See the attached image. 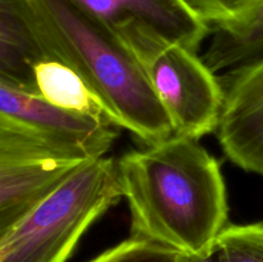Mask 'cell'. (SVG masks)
Wrapping results in <instances>:
<instances>
[{
    "instance_id": "4",
    "label": "cell",
    "mask_w": 263,
    "mask_h": 262,
    "mask_svg": "<svg viewBox=\"0 0 263 262\" xmlns=\"http://www.w3.org/2000/svg\"><path fill=\"white\" fill-rule=\"evenodd\" d=\"M117 127L102 116L64 109L0 82V161H95L115 144Z\"/></svg>"
},
{
    "instance_id": "9",
    "label": "cell",
    "mask_w": 263,
    "mask_h": 262,
    "mask_svg": "<svg viewBox=\"0 0 263 262\" xmlns=\"http://www.w3.org/2000/svg\"><path fill=\"white\" fill-rule=\"evenodd\" d=\"M46 59L51 58L36 33L31 0H0V82L39 95L35 68Z\"/></svg>"
},
{
    "instance_id": "11",
    "label": "cell",
    "mask_w": 263,
    "mask_h": 262,
    "mask_svg": "<svg viewBox=\"0 0 263 262\" xmlns=\"http://www.w3.org/2000/svg\"><path fill=\"white\" fill-rule=\"evenodd\" d=\"M35 79L39 97L46 102L73 112L108 118L97 95L67 64L57 59L40 62L35 68Z\"/></svg>"
},
{
    "instance_id": "14",
    "label": "cell",
    "mask_w": 263,
    "mask_h": 262,
    "mask_svg": "<svg viewBox=\"0 0 263 262\" xmlns=\"http://www.w3.org/2000/svg\"><path fill=\"white\" fill-rule=\"evenodd\" d=\"M181 2L195 17L212 26L239 14L256 0H181Z\"/></svg>"
},
{
    "instance_id": "8",
    "label": "cell",
    "mask_w": 263,
    "mask_h": 262,
    "mask_svg": "<svg viewBox=\"0 0 263 262\" xmlns=\"http://www.w3.org/2000/svg\"><path fill=\"white\" fill-rule=\"evenodd\" d=\"M82 164L55 158L2 159L0 233L30 212Z\"/></svg>"
},
{
    "instance_id": "12",
    "label": "cell",
    "mask_w": 263,
    "mask_h": 262,
    "mask_svg": "<svg viewBox=\"0 0 263 262\" xmlns=\"http://www.w3.org/2000/svg\"><path fill=\"white\" fill-rule=\"evenodd\" d=\"M226 262H263V220L229 223L217 239Z\"/></svg>"
},
{
    "instance_id": "5",
    "label": "cell",
    "mask_w": 263,
    "mask_h": 262,
    "mask_svg": "<svg viewBox=\"0 0 263 262\" xmlns=\"http://www.w3.org/2000/svg\"><path fill=\"white\" fill-rule=\"evenodd\" d=\"M140 61L157 98L177 136L199 140L216 133L223 105V90L215 72L197 51L152 33H121Z\"/></svg>"
},
{
    "instance_id": "10",
    "label": "cell",
    "mask_w": 263,
    "mask_h": 262,
    "mask_svg": "<svg viewBox=\"0 0 263 262\" xmlns=\"http://www.w3.org/2000/svg\"><path fill=\"white\" fill-rule=\"evenodd\" d=\"M202 59L213 72H228L263 61V0L211 26Z\"/></svg>"
},
{
    "instance_id": "15",
    "label": "cell",
    "mask_w": 263,
    "mask_h": 262,
    "mask_svg": "<svg viewBox=\"0 0 263 262\" xmlns=\"http://www.w3.org/2000/svg\"><path fill=\"white\" fill-rule=\"evenodd\" d=\"M179 262H226V261L222 252H221L220 247H218L217 243H216L215 248H213L212 251L207 252V253L197 254V256L181 253Z\"/></svg>"
},
{
    "instance_id": "1",
    "label": "cell",
    "mask_w": 263,
    "mask_h": 262,
    "mask_svg": "<svg viewBox=\"0 0 263 262\" xmlns=\"http://www.w3.org/2000/svg\"><path fill=\"white\" fill-rule=\"evenodd\" d=\"M131 236L182 254L207 253L229 225L220 163L195 139L174 135L116 161Z\"/></svg>"
},
{
    "instance_id": "2",
    "label": "cell",
    "mask_w": 263,
    "mask_h": 262,
    "mask_svg": "<svg viewBox=\"0 0 263 262\" xmlns=\"http://www.w3.org/2000/svg\"><path fill=\"white\" fill-rule=\"evenodd\" d=\"M31 17L48 55L80 74L110 122L146 145L175 135L140 61L120 35L68 0H31Z\"/></svg>"
},
{
    "instance_id": "6",
    "label": "cell",
    "mask_w": 263,
    "mask_h": 262,
    "mask_svg": "<svg viewBox=\"0 0 263 262\" xmlns=\"http://www.w3.org/2000/svg\"><path fill=\"white\" fill-rule=\"evenodd\" d=\"M218 79L223 90L218 143L231 163L263 177V61Z\"/></svg>"
},
{
    "instance_id": "3",
    "label": "cell",
    "mask_w": 263,
    "mask_h": 262,
    "mask_svg": "<svg viewBox=\"0 0 263 262\" xmlns=\"http://www.w3.org/2000/svg\"><path fill=\"white\" fill-rule=\"evenodd\" d=\"M121 198L115 159L86 162L0 233V262H67L87 229Z\"/></svg>"
},
{
    "instance_id": "7",
    "label": "cell",
    "mask_w": 263,
    "mask_h": 262,
    "mask_svg": "<svg viewBox=\"0 0 263 262\" xmlns=\"http://www.w3.org/2000/svg\"><path fill=\"white\" fill-rule=\"evenodd\" d=\"M115 31L152 33L197 51L211 26L195 17L181 0H68Z\"/></svg>"
},
{
    "instance_id": "13",
    "label": "cell",
    "mask_w": 263,
    "mask_h": 262,
    "mask_svg": "<svg viewBox=\"0 0 263 262\" xmlns=\"http://www.w3.org/2000/svg\"><path fill=\"white\" fill-rule=\"evenodd\" d=\"M180 256L174 249L130 236L89 262H179Z\"/></svg>"
}]
</instances>
